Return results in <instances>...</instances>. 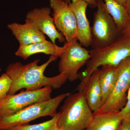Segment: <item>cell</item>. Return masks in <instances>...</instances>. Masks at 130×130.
Wrapping results in <instances>:
<instances>
[{"instance_id":"obj_1","label":"cell","mask_w":130,"mask_h":130,"mask_svg":"<svg viewBox=\"0 0 130 130\" xmlns=\"http://www.w3.org/2000/svg\"><path fill=\"white\" fill-rule=\"evenodd\" d=\"M58 56L51 55L46 62L38 65L40 59L23 65L20 62L9 64L6 73L11 80L8 94H14L20 90H35L49 86L53 89L60 88L68 79L64 74H59L52 77L46 76L45 70L49 65L57 59Z\"/></svg>"},{"instance_id":"obj_2","label":"cell","mask_w":130,"mask_h":130,"mask_svg":"<svg viewBox=\"0 0 130 130\" xmlns=\"http://www.w3.org/2000/svg\"><path fill=\"white\" fill-rule=\"evenodd\" d=\"M89 51L91 58L86 63L85 70L79 74L81 81L77 88L83 86L99 67L106 65L118 66L122 61L130 57V38L122 36L108 46L92 48Z\"/></svg>"},{"instance_id":"obj_3","label":"cell","mask_w":130,"mask_h":130,"mask_svg":"<svg viewBox=\"0 0 130 130\" xmlns=\"http://www.w3.org/2000/svg\"><path fill=\"white\" fill-rule=\"evenodd\" d=\"M92 111L83 93L70 94L61 107L58 128L62 130H85L92 121Z\"/></svg>"},{"instance_id":"obj_4","label":"cell","mask_w":130,"mask_h":130,"mask_svg":"<svg viewBox=\"0 0 130 130\" xmlns=\"http://www.w3.org/2000/svg\"><path fill=\"white\" fill-rule=\"evenodd\" d=\"M70 93L61 94L46 101L37 103L11 115L0 117V130H7L17 126L29 124L36 119L57 113L58 107Z\"/></svg>"},{"instance_id":"obj_5","label":"cell","mask_w":130,"mask_h":130,"mask_svg":"<svg viewBox=\"0 0 130 130\" xmlns=\"http://www.w3.org/2000/svg\"><path fill=\"white\" fill-rule=\"evenodd\" d=\"M96 8L91 27L92 48L108 46L122 36L103 0H98Z\"/></svg>"},{"instance_id":"obj_6","label":"cell","mask_w":130,"mask_h":130,"mask_svg":"<svg viewBox=\"0 0 130 130\" xmlns=\"http://www.w3.org/2000/svg\"><path fill=\"white\" fill-rule=\"evenodd\" d=\"M52 90L47 86L37 90L7 94L0 100V117L11 115L35 103L48 101L51 98Z\"/></svg>"},{"instance_id":"obj_7","label":"cell","mask_w":130,"mask_h":130,"mask_svg":"<svg viewBox=\"0 0 130 130\" xmlns=\"http://www.w3.org/2000/svg\"><path fill=\"white\" fill-rule=\"evenodd\" d=\"M77 41L65 43L58 64L60 73L64 74L70 82L79 78L78 71L91 58L90 51Z\"/></svg>"},{"instance_id":"obj_8","label":"cell","mask_w":130,"mask_h":130,"mask_svg":"<svg viewBox=\"0 0 130 130\" xmlns=\"http://www.w3.org/2000/svg\"><path fill=\"white\" fill-rule=\"evenodd\" d=\"M119 76L112 92L99 111L103 112L119 111L126 104V93L130 87V57L118 66Z\"/></svg>"},{"instance_id":"obj_9","label":"cell","mask_w":130,"mask_h":130,"mask_svg":"<svg viewBox=\"0 0 130 130\" xmlns=\"http://www.w3.org/2000/svg\"><path fill=\"white\" fill-rule=\"evenodd\" d=\"M50 5L53 9L55 25L66 42L77 41L76 17L69 4L63 0H50Z\"/></svg>"},{"instance_id":"obj_10","label":"cell","mask_w":130,"mask_h":130,"mask_svg":"<svg viewBox=\"0 0 130 130\" xmlns=\"http://www.w3.org/2000/svg\"><path fill=\"white\" fill-rule=\"evenodd\" d=\"M51 12L49 7L35 8L27 13L25 22L35 25L44 35L47 36L53 43L56 44V40L60 43L64 42V37L56 29L53 19L50 16Z\"/></svg>"},{"instance_id":"obj_11","label":"cell","mask_w":130,"mask_h":130,"mask_svg":"<svg viewBox=\"0 0 130 130\" xmlns=\"http://www.w3.org/2000/svg\"><path fill=\"white\" fill-rule=\"evenodd\" d=\"M69 4L76 17L77 40L82 46L88 47L91 46V27L86 15V9L88 6V4L83 0H77Z\"/></svg>"},{"instance_id":"obj_12","label":"cell","mask_w":130,"mask_h":130,"mask_svg":"<svg viewBox=\"0 0 130 130\" xmlns=\"http://www.w3.org/2000/svg\"><path fill=\"white\" fill-rule=\"evenodd\" d=\"M100 70L96 69L81 87L77 88L78 92L83 94L91 110L95 112L100 110L103 104L99 83Z\"/></svg>"},{"instance_id":"obj_13","label":"cell","mask_w":130,"mask_h":130,"mask_svg":"<svg viewBox=\"0 0 130 130\" xmlns=\"http://www.w3.org/2000/svg\"><path fill=\"white\" fill-rule=\"evenodd\" d=\"M7 27L18 41L20 45H28L47 40L45 35L29 23H12L9 24Z\"/></svg>"},{"instance_id":"obj_14","label":"cell","mask_w":130,"mask_h":130,"mask_svg":"<svg viewBox=\"0 0 130 130\" xmlns=\"http://www.w3.org/2000/svg\"><path fill=\"white\" fill-rule=\"evenodd\" d=\"M64 47V46L59 47L52 42L46 40L28 45H20L15 54L16 56L24 60H26L31 55L38 53L60 57Z\"/></svg>"},{"instance_id":"obj_15","label":"cell","mask_w":130,"mask_h":130,"mask_svg":"<svg viewBox=\"0 0 130 130\" xmlns=\"http://www.w3.org/2000/svg\"><path fill=\"white\" fill-rule=\"evenodd\" d=\"M123 120L120 112H93V118L85 130H118Z\"/></svg>"},{"instance_id":"obj_16","label":"cell","mask_w":130,"mask_h":130,"mask_svg":"<svg viewBox=\"0 0 130 130\" xmlns=\"http://www.w3.org/2000/svg\"><path fill=\"white\" fill-rule=\"evenodd\" d=\"M118 76V66L110 65L102 66L99 74V80L103 105L111 94Z\"/></svg>"},{"instance_id":"obj_17","label":"cell","mask_w":130,"mask_h":130,"mask_svg":"<svg viewBox=\"0 0 130 130\" xmlns=\"http://www.w3.org/2000/svg\"><path fill=\"white\" fill-rule=\"evenodd\" d=\"M108 12L115 21L121 32L130 22V18L125 7L116 0H103Z\"/></svg>"},{"instance_id":"obj_18","label":"cell","mask_w":130,"mask_h":130,"mask_svg":"<svg viewBox=\"0 0 130 130\" xmlns=\"http://www.w3.org/2000/svg\"><path fill=\"white\" fill-rule=\"evenodd\" d=\"M60 115V111L48 121L34 124H27L17 126L7 130H56L59 128L58 121Z\"/></svg>"},{"instance_id":"obj_19","label":"cell","mask_w":130,"mask_h":130,"mask_svg":"<svg viewBox=\"0 0 130 130\" xmlns=\"http://www.w3.org/2000/svg\"><path fill=\"white\" fill-rule=\"evenodd\" d=\"M11 84V79L6 73L0 76V100L7 94Z\"/></svg>"},{"instance_id":"obj_20","label":"cell","mask_w":130,"mask_h":130,"mask_svg":"<svg viewBox=\"0 0 130 130\" xmlns=\"http://www.w3.org/2000/svg\"><path fill=\"white\" fill-rule=\"evenodd\" d=\"M123 119H130V87L128 90L127 102L125 106L120 111Z\"/></svg>"},{"instance_id":"obj_21","label":"cell","mask_w":130,"mask_h":130,"mask_svg":"<svg viewBox=\"0 0 130 130\" xmlns=\"http://www.w3.org/2000/svg\"><path fill=\"white\" fill-rule=\"evenodd\" d=\"M118 130H130V119H123Z\"/></svg>"},{"instance_id":"obj_22","label":"cell","mask_w":130,"mask_h":130,"mask_svg":"<svg viewBox=\"0 0 130 130\" xmlns=\"http://www.w3.org/2000/svg\"><path fill=\"white\" fill-rule=\"evenodd\" d=\"M87 3L89 7L91 8H94L97 7L98 0H83Z\"/></svg>"},{"instance_id":"obj_23","label":"cell","mask_w":130,"mask_h":130,"mask_svg":"<svg viewBox=\"0 0 130 130\" xmlns=\"http://www.w3.org/2000/svg\"><path fill=\"white\" fill-rule=\"evenodd\" d=\"M122 36L130 38V22L122 32Z\"/></svg>"},{"instance_id":"obj_24","label":"cell","mask_w":130,"mask_h":130,"mask_svg":"<svg viewBox=\"0 0 130 130\" xmlns=\"http://www.w3.org/2000/svg\"><path fill=\"white\" fill-rule=\"evenodd\" d=\"M124 7L130 18V0H126Z\"/></svg>"},{"instance_id":"obj_25","label":"cell","mask_w":130,"mask_h":130,"mask_svg":"<svg viewBox=\"0 0 130 130\" xmlns=\"http://www.w3.org/2000/svg\"><path fill=\"white\" fill-rule=\"evenodd\" d=\"M116 1L120 5L124 6L126 0H116Z\"/></svg>"},{"instance_id":"obj_26","label":"cell","mask_w":130,"mask_h":130,"mask_svg":"<svg viewBox=\"0 0 130 130\" xmlns=\"http://www.w3.org/2000/svg\"><path fill=\"white\" fill-rule=\"evenodd\" d=\"M63 1H64L65 2L69 4L70 2H73L76 1L77 0H63Z\"/></svg>"},{"instance_id":"obj_27","label":"cell","mask_w":130,"mask_h":130,"mask_svg":"<svg viewBox=\"0 0 130 130\" xmlns=\"http://www.w3.org/2000/svg\"><path fill=\"white\" fill-rule=\"evenodd\" d=\"M56 130H61V129H60V128H58V129H57Z\"/></svg>"},{"instance_id":"obj_28","label":"cell","mask_w":130,"mask_h":130,"mask_svg":"<svg viewBox=\"0 0 130 130\" xmlns=\"http://www.w3.org/2000/svg\"><path fill=\"white\" fill-rule=\"evenodd\" d=\"M1 67H0V72H1Z\"/></svg>"}]
</instances>
